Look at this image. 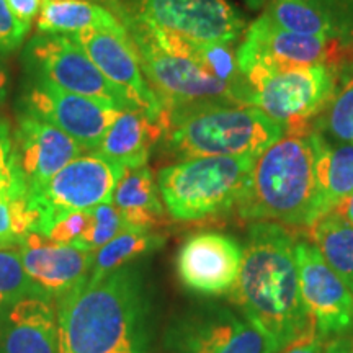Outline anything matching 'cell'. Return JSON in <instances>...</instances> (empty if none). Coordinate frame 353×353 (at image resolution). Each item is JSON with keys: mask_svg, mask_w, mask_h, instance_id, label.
Here are the masks:
<instances>
[{"mask_svg": "<svg viewBox=\"0 0 353 353\" xmlns=\"http://www.w3.org/2000/svg\"><path fill=\"white\" fill-rule=\"evenodd\" d=\"M294 239L276 223H254L244 247L231 301L270 343L273 353L299 337L311 324L301 296Z\"/></svg>", "mask_w": 353, "mask_h": 353, "instance_id": "6da1fadb", "label": "cell"}, {"mask_svg": "<svg viewBox=\"0 0 353 353\" xmlns=\"http://www.w3.org/2000/svg\"><path fill=\"white\" fill-rule=\"evenodd\" d=\"M59 353H148L149 301L130 267L57 299Z\"/></svg>", "mask_w": 353, "mask_h": 353, "instance_id": "7a4b0ae2", "label": "cell"}, {"mask_svg": "<svg viewBox=\"0 0 353 353\" xmlns=\"http://www.w3.org/2000/svg\"><path fill=\"white\" fill-rule=\"evenodd\" d=\"M314 131L283 136L260 154L236 206L242 219L311 228L325 214L316 175Z\"/></svg>", "mask_w": 353, "mask_h": 353, "instance_id": "3957f363", "label": "cell"}, {"mask_svg": "<svg viewBox=\"0 0 353 353\" xmlns=\"http://www.w3.org/2000/svg\"><path fill=\"white\" fill-rule=\"evenodd\" d=\"M162 145L176 161L214 156L259 157L285 136L280 123L250 105L196 103L164 110Z\"/></svg>", "mask_w": 353, "mask_h": 353, "instance_id": "277c9868", "label": "cell"}, {"mask_svg": "<svg viewBox=\"0 0 353 353\" xmlns=\"http://www.w3.org/2000/svg\"><path fill=\"white\" fill-rule=\"evenodd\" d=\"M107 7L117 12L125 25L144 76L164 110L196 103L250 105V94L247 90L211 76L192 57L161 46L130 3L110 0Z\"/></svg>", "mask_w": 353, "mask_h": 353, "instance_id": "5b68a950", "label": "cell"}, {"mask_svg": "<svg viewBox=\"0 0 353 353\" xmlns=\"http://www.w3.org/2000/svg\"><path fill=\"white\" fill-rule=\"evenodd\" d=\"M257 157L214 156L179 161L159 170L157 187L176 221L221 216L239 205Z\"/></svg>", "mask_w": 353, "mask_h": 353, "instance_id": "8992f818", "label": "cell"}, {"mask_svg": "<svg viewBox=\"0 0 353 353\" xmlns=\"http://www.w3.org/2000/svg\"><path fill=\"white\" fill-rule=\"evenodd\" d=\"M250 87V107L280 123L288 136L307 134L337 87L334 65H309L244 77Z\"/></svg>", "mask_w": 353, "mask_h": 353, "instance_id": "52a82bcc", "label": "cell"}, {"mask_svg": "<svg viewBox=\"0 0 353 353\" xmlns=\"http://www.w3.org/2000/svg\"><path fill=\"white\" fill-rule=\"evenodd\" d=\"M23 68L26 79H37L112 107L128 108L81 44L69 34H34L25 44Z\"/></svg>", "mask_w": 353, "mask_h": 353, "instance_id": "ba28073f", "label": "cell"}, {"mask_svg": "<svg viewBox=\"0 0 353 353\" xmlns=\"http://www.w3.org/2000/svg\"><path fill=\"white\" fill-rule=\"evenodd\" d=\"M343 51L348 50L339 39L286 32L260 15L245 30L236 56L242 77H247L257 72L334 65Z\"/></svg>", "mask_w": 353, "mask_h": 353, "instance_id": "9c48e42d", "label": "cell"}, {"mask_svg": "<svg viewBox=\"0 0 353 353\" xmlns=\"http://www.w3.org/2000/svg\"><path fill=\"white\" fill-rule=\"evenodd\" d=\"M151 28L190 43L232 44L245 32L242 13L228 0H132Z\"/></svg>", "mask_w": 353, "mask_h": 353, "instance_id": "30bf717a", "label": "cell"}, {"mask_svg": "<svg viewBox=\"0 0 353 353\" xmlns=\"http://www.w3.org/2000/svg\"><path fill=\"white\" fill-rule=\"evenodd\" d=\"M125 169L97 152H85L74 159L52 179L30 193L28 200L41 213L39 234L57 216L72 211H88L101 203H110Z\"/></svg>", "mask_w": 353, "mask_h": 353, "instance_id": "8fae6325", "label": "cell"}, {"mask_svg": "<svg viewBox=\"0 0 353 353\" xmlns=\"http://www.w3.org/2000/svg\"><path fill=\"white\" fill-rule=\"evenodd\" d=\"M19 108L30 117L50 123L76 139L85 152H95L105 132L121 108L65 92L51 83L26 79Z\"/></svg>", "mask_w": 353, "mask_h": 353, "instance_id": "7c38bea8", "label": "cell"}, {"mask_svg": "<svg viewBox=\"0 0 353 353\" xmlns=\"http://www.w3.org/2000/svg\"><path fill=\"white\" fill-rule=\"evenodd\" d=\"M69 37L81 44L110 85L120 94L128 108L138 110L161 125L164 105L144 76L143 65L126 28L123 32L85 30Z\"/></svg>", "mask_w": 353, "mask_h": 353, "instance_id": "4fadbf2b", "label": "cell"}, {"mask_svg": "<svg viewBox=\"0 0 353 353\" xmlns=\"http://www.w3.org/2000/svg\"><path fill=\"white\" fill-rule=\"evenodd\" d=\"M301 296L322 342L353 330V293L322 257L319 247L306 239L294 242Z\"/></svg>", "mask_w": 353, "mask_h": 353, "instance_id": "5bb4252c", "label": "cell"}, {"mask_svg": "<svg viewBox=\"0 0 353 353\" xmlns=\"http://www.w3.org/2000/svg\"><path fill=\"white\" fill-rule=\"evenodd\" d=\"M244 247L228 234L198 232L176 255V275L185 288L205 296L229 294L239 278Z\"/></svg>", "mask_w": 353, "mask_h": 353, "instance_id": "9a60e30c", "label": "cell"}, {"mask_svg": "<svg viewBox=\"0 0 353 353\" xmlns=\"http://www.w3.org/2000/svg\"><path fill=\"white\" fill-rule=\"evenodd\" d=\"M170 343L180 353H273L252 322L226 307L183 317L172 329Z\"/></svg>", "mask_w": 353, "mask_h": 353, "instance_id": "2e32d148", "label": "cell"}, {"mask_svg": "<svg viewBox=\"0 0 353 353\" xmlns=\"http://www.w3.org/2000/svg\"><path fill=\"white\" fill-rule=\"evenodd\" d=\"M26 275L48 298H63L85 283L94 254L32 232L19 244Z\"/></svg>", "mask_w": 353, "mask_h": 353, "instance_id": "e0dca14e", "label": "cell"}, {"mask_svg": "<svg viewBox=\"0 0 353 353\" xmlns=\"http://www.w3.org/2000/svg\"><path fill=\"white\" fill-rule=\"evenodd\" d=\"M28 195L43 188L61 169L85 151L76 139L50 123L19 112L13 131Z\"/></svg>", "mask_w": 353, "mask_h": 353, "instance_id": "ac0fdd59", "label": "cell"}, {"mask_svg": "<svg viewBox=\"0 0 353 353\" xmlns=\"http://www.w3.org/2000/svg\"><path fill=\"white\" fill-rule=\"evenodd\" d=\"M0 353H59L51 298L30 294L0 314Z\"/></svg>", "mask_w": 353, "mask_h": 353, "instance_id": "d6986e66", "label": "cell"}, {"mask_svg": "<svg viewBox=\"0 0 353 353\" xmlns=\"http://www.w3.org/2000/svg\"><path fill=\"white\" fill-rule=\"evenodd\" d=\"M162 128L138 110L125 108L118 113L100 141L97 154L123 169L148 165L152 148L161 141Z\"/></svg>", "mask_w": 353, "mask_h": 353, "instance_id": "ffe728a7", "label": "cell"}, {"mask_svg": "<svg viewBox=\"0 0 353 353\" xmlns=\"http://www.w3.org/2000/svg\"><path fill=\"white\" fill-rule=\"evenodd\" d=\"M37 26L39 33L50 34H76L85 30H125L120 17L97 0H43Z\"/></svg>", "mask_w": 353, "mask_h": 353, "instance_id": "44dd1931", "label": "cell"}, {"mask_svg": "<svg viewBox=\"0 0 353 353\" xmlns=\"http://www.w3.org/2000/svg\"><path fill=\"white\" fill-rule=\"evenodd\" d=\"M128 228L152 231L165 216L157 182L148 165L126 169L112 198Z\"/></svg>", "mask_w": 353, "mask_h": 353, "instance_id": "7402d4cb", "label": "cell"}, {"mask_svg": "<svg viewBox=\"0 0 353 353\" xmlns=\"http://www.w3.org/2000/svg\"><path fill=\"white\" fill-rule=\"evenodd\" d=\"M314 136L317 183L325 213H329L339 201L353 193V144L325 139L316 131Z\"/></svg>", "mask_w": 353, "mask_h": 353, "instance_id": "603a6c76", "label": "cell"}, {"mask_svg": "<svg viewBox=\"0 0 353 353\" xmlns=\"http://www.w3.org/2000/svg\"><path fill=\"white\" fill-rule=\"evenodd\" d=\"M322 257L353 293V226L329 211L307 228Z\"/></svg>", "mask_w": 353, "mask_h": 353, "instance_id": "cb8c5ba5", "label": "cell"}, {"mask_svg": "<svg viewBox=\"0 0 353 353\" xmlns=\"http://www.w3.org/2000/svg\"><path fill=\"white\" fill-rule=\"evenodd\" d=\"M164 236L149 229H125L94 254L88 281L101 280L110 273L126 267L131 260L157 250L164 245Z\"/></svg>", "mask_w": 353, "mask_h": 353, "instance_id": "d4e9b609", "label": "cell"}, {"mask_svg": "<svg viewBox=\"0 0 353 353\" xmlns=\"http://www.w3.org/2000/svg\"><path fill=\"white\" fill-rule=\"evenodd\" d=\"M263 15L286 32L339 39L334 23L312 0H268Z\"/></svg>", "mask_w": 353, "mask_h": 353, "instance_id": "484cf974", "label": "cell"}, {"mask_svg": "<svg viewBox=\"0 0 353 353\" xmlns=\"http://www.w3.org/2000/svg\"><path fill=\"white\" fill-rule=\"evenodd\" d=\"M312 131L325 139L353 144V65L341 77V85L312 123Z\"/></svg>", "mask_w": 353, "mask_h": 353, "instance_id": "4316f807", "label": "cell"}, {"mask_svg": "<svg viewBox=\"0 0 353 353\" xmlns=\"http://www.w3.org/2000/svg\"><path fill=\"white\" fill-rule=\"evenodd\" d=\"M30 294H43L26 275L19 244H0V314Z\"/></svg>", "mask_w": 353, "mask_h": 353, "instance_id": "83f0119b", "label": "cell"}, {"mask_svg": "<svg viewBox=\"0 0 353 353\" xmlns=\"http://www.w3.org/2000/svg\"><path fill=\"white\" fill-rule=\"evenodd\" d=\"M28 196V183L21 170L10 125L0 118V201Z\"/></svg>", "mask_w": 353, "mask_h": 353, "instance_id": "f1b7e54d", "label": "cell"}, {"mask_svg": "<svg viewBox=\"0 0 353 353\" xmlns=\"http://www.w3.org/2000/svg\"><path fill=\"white\" fill-rule=\"evenodd\" d=\"M41 213L30 203L20 200L0 201V244H20L28 234L39 232Z\"/></svg>", "mask_w": 353, "mask_h": 353, "instance_id": "f546056e", "label": "cell"}, {"mask_svg": "<svg viewBox=\"0 0 353 353\" xmlns=\"http://www.w3.org/2000/svg\"><path fill=\"white\" fill-rule=\"evenodd\" d=\"M125 229H128V226L123 221L120 211L113 206V203H101L90 210V223H88L87 232L79 247L95 254L100 247H103Z\"/></svg>", "mask_w": 353, "mask_h": 353, "instance_id": "4dcf8cb0", "label": "cell"}, {"mask_svg": "<svg viewBox=\"0 0 353 353\" xmlns=\"http://www.w3.org/2000/svg\"><path fill=\"white\" fill-rule=\"evenodd\" d=\"M88 223H90V210L64 213L51 221L50 226L44 229L43 236L50 237L51 241L59 242V244L79 247L85 236Z\"/></svg>", "mask_w": 353, "mask_h": 353, "instance_id": "1f68e13d", "label": "cell"}, {"mask_svg": "<svg viewBox=\"0 0 353 353\" xmlns=\"http://www.w3.org/2000/svg\"><path fill=\"white\" fill-rule=\"evenodd\" d=\"M332 21L339 39L348 51L353 48V0H312Z\"/></svg>", "mask_w": 353, "mask_h": 353, "instance_id": "d6a6232c", "label": "cell"}, {"mask_svg": "<svg viewBox=\"0 0 353 353\" xmlns=\"http://www.w3.org/2000/svg\"><path fill=\"white\" fill-rule=\"evenodd\" d=\"M28 26L13 15L7 0H0V54L13 52L23 44Z\"/></svg>", "mask_w": 353, "mask_h": 353, "instance_id": "836d02e7", "label": "cell"}, {"mask_svg": "<svg viewBox=\"0 0 353 353\" xmlns=\"http://www.w3.org/2000/svg\"><path fill=\"white\" fill-rule=\"evenodd\" d=\"M322 347H324V342L321 341L319 335L316 332L314 322H311L309 327L299 337L290 342L283 350L278 353H322V350H324Z\"/></svg>", "mask_w": 353, "mask_h": 353, "instance_id": "e575fe53", "label": "cell"}, {"mask_svg": "<svg viewBox=\"0 0 353 353\" xmlns=\"http://www.w3.org/2000/svg\"><path fill=\"white\" fill-rule=\"evenodd\" d=\"M7 3L13 15L30 28L33 25V21L38 19L43 0H7Z\"/></svg>", "mask_w": 353, "mask_h": 353, "instance_id": "d590c367", "label": "cell"}, {"mask_svg": "<svg viewBox=\"0 0 353 353\" xmlns=\"http://www.w3.org/2000/svg\"><path fill=\"white\" fill-rule=\"evenodd\" d=\"M322 353H353V330L325 342Z\"/></svg>", "mask_w": 353, "mask_h": 353, "instance_id": "8d00e7d4", "label": "cell"}, {"mask_svg": "<svg viewBox=\"0 0 353 353\" xmlns=\"http://www.w3.org/2000/svg\"><path fill=\"white\" fill-rule=\"evenodd\" d=\"M332 211L353 226V193L352 195H348L347 198H343L342 201H339L337 205L334 206Z\"/></svg>", "mask_w": 353, "mask_h": 353, "instance_id": "74e56055", "label": "cell"}, {"mask_svg": "<svg viewBox=\"0 0 353 353\" xmlns=\"http://www.w3.org/2000/svg\"><path fill=\"white\" fill-rule=\"evenodd\" d=\"M8 72H7V68L6 64L0 61V107L3 105V101L7 100V95H8Z\"/></svg>", "mask_w": 353, "mask_h": 353, "instance_id": "f35d334b", "label": "cell"}, {"mask_svg": "<svg viewBox=\"0 0 353 353\" xmlns=\"http://www.w3.org/2000/svg\"><path fill=\"white\" fill-rule=\"evenodd\" d=\"M247 2H249L252 7H259L260 3L265 2V0H247Z\"/></svg>", "mask_w": 353, "mask_h": 353, "instance_id": "ab89813d", "label": "cell"}, {"mask_svg": "<svg viewBox=\"0 0 353 353\" xmlns=\"http://www.w3.org/2000/svg\"><path fill=\"white\" fill-rule=\"evenodd\" d=\"M97 2H99V0H97ZM100 2H101V0H100ZM105 2H110V0H105Z\"/></svg>", "mask_w": 353, "mask_h": 353, "instance_id": "60d3db41", "label": "cell"}]
</instances>
